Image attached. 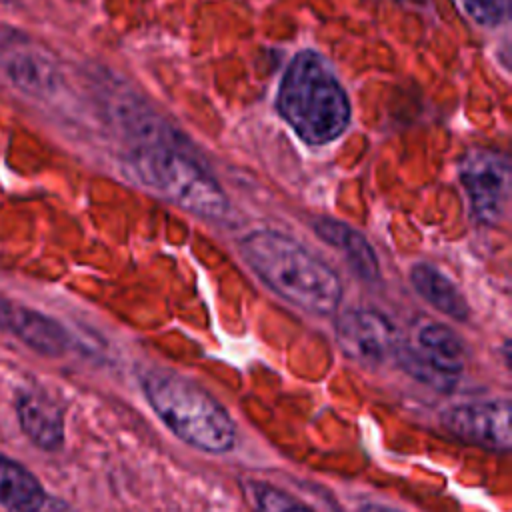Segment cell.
I'll list each match as a JSON object with an SVG mask.
<instances>
[{"label": "cell", "mask_w": 512, "mask_h": 512, "mask_svg": "<svg viewBox=\"0 0 512 512\" xmlns=\"http://www.w3.org/2000/svg\"><path fill=\"white\" fill-rule=\"evenodd\" d=\"M6 74L14 86L38 98L52 96L60 86L56 62L48 54L32 48L12 52L6 62Z\"/></svg>", "instance_id": "cell-11"}, {"label": "cell", "mask_w": 512, "mask_h": 512, "mask_svg": "<svg viewBox=\"0 0 512 512\" xmlns=\"http://www.w3.org/2000/svg\"><path fill=\"white\" fill-rule=\"evenodd\" d=\"M316 234L328 242L330 246H334L336 250L342 252V256L346 258V262L350 264V268L366 282H374L380 276V268H378V260L376 254L372 250V246L368 244V240L352 230L350 226L330 220V218H322L314 224Z\"/></svg>", "instance_id": "cell-12"}, {"label": "cell", "mask_w": 512, "mask_h": 512, "mask_svg": "<svg viewBox=\"0 0 512 512\" xmlns=\"http://www.w3.org/2000/svg\"><path fill=\"white\" fill-rule=\"evenodd\" d=\"M44 500L38 478L20 462L0 454V506L10 512H36Z\"/></svg>", "instance_id": "cell-14"}, {"label": "cell", "mask_w": 512, "mask_h": 512, "mask_svg": "<svg viewBox=\"0 0 512 512\" xmlns=\"http://www.w3.org/2000/svg\"><path fill=\"white\" fill-rule=\"evenodd\" d=\"M36 512H70L62 502H56V500H44V504L36 510Z\"/></svg>", "instance_id": "cell-17"}, {"label": "cell", "mask_w": 512, "mask_h": 512, "mask_svg": "<svg viewBox=\"0 0 512 512\" xmlns=\"http://www.w3.org/2000/svg\"><path fill=\"white\" fill-rule=\"evenodd\" d=\"M412 286L416 292L432 304L438 312L454 318V320H466L468 318V302L460 288L436 266L432 264H416L410 272Z\"/></svg>", "instance_id": "cell-13"}, {"label": "cell", "mask_w": 512, "mask_h": 512, "mask_svg": "<svg viewBox=\"0 0 512 512\" xmlns=\"http://www.w3.org/2000/svg\"><path fill=\"white\" fill-rule=\"evenodd\" d=\"M130 166L142 184L188 212L204 218H222L228 212V198L218 182L176 144L138 146Z\"/></svg>", "instance_id": "cell-4"}, {"label": "cell", "mask_w": 512, "mask_h": 512, "mask_svg": "<svg viewBox=\"0 0 512 512\" xmlns=\"http://www.w3.org/2000/svg\"><path fill=\"white\" fill-rule=\"evenodd\" d=\"M354 512H398V510H392V508H386V506H378V504H364V506L356 508Z\"/></svg>", "instance_id": "cell-18"}, {"label": "cell", "mask_w": 512, "mask_h": 512, "mask_svg": "<svg viewBox=\"0 0 512 512\" xmlns=\"http://www.w3.org/2000/svg\"><path fill=\"white\" fill-rule=\"evenodd\" d=\"M240 252L250 268L290 304L322 316L338 308L342 298L338 276L292 238L258 230L242 238Z\"/></svg>", "instance_id": "cell-1"}, {"label": "cell", "mask_w": 512, "mask_h": 512, "mask_svg": "<svg viewBox=\"0 0 512 512\" xmlns=\"http://www.w3.org/2000/svg\"><path fill=\"white\" fill-rule=\"evenodd\" d=\"M460 180L474 216L484 224H496L508 204V162L490 150H472L460 166Z\"/></svg>", "instance_id": "cell-6"}, {"label": "cell", "mask_w": 512, "mask_h": 512, "mask_svg": "<svg viewBox=\"0 0 512 512\" xmlns=\"http://www.w3.org/2000/svg\"><path fill=\"white\" fill-rule=\"evenodd\" d=\"M24 434L42 450H58L64 442V418L54 400L40 392H24L16 404Z\"/></svg>", "instance_id": "cell-10"}, {"label": "cell", "mask_w": 512, "mask_h": 512, "mask_svg": "<svg viewBox=\"0 0 512 512\" xmlns=\"http://www.w3.org/2000/svg\"><path fill=\"white\" fill-rule=\"evenodd\" d=\"M394 356L414 380L440 392L456 386L466 364L464 342L440 322H422L414 332V342L398 344Z\"/></svg>", "instance_id": "cell-5"}, {"label": "cell", "mask_w": 512, "mask_h": 512, "mask_svg": "<svg viewBox=\"0 0 512 512\" xmlns=\"http://www.w3.org/2000/svg\"><path fill=\"white\" fill-rule=\"evenodd\" d=\"M334 332L342 352L364 366H376L394 356L400 344L392 322L374 310L358 308L340 314Z\"/></svg>", "instance_id": "cell-7"}, {"label": "cell", "mask_w": 512, "mask_h": 512, "mask_svg": "<svg viewBox=\"0 0 512 512\" xmlns=\"http://www.w3.org/2000/svg\"><path fill=\"white\" fill-rule=\"evenodd\" d=\"M442 422L452 436L486 450L506 452L512 446L508 400L460 404L446 410Z\"/></svg>", "instance_id": "cell-8"}, {"label": "cell", "mask_w": 512, "mask_h": 512, "mask_svg": "<svg viewBox=\"0 0 512 512\" xmlns=\"http://www.w3.org/2000/svg\"><path fill=\"white\" fill-rule=\"evenodd\" d=\"M278 110L310 144L338 138L350 122V104L342 86L314 52H300L292 58L280 84Z\"/></svg>", "instance_id": "cell-2"}, {"label": "cell", "mask_w": 512, "mask_h": 512, "mask_svg": "<svg viewBox=\"0 0 512 512\" xmlns=\"http://www.w3.org/2000/svg\"><path fill=\"white\" fill-rule=\"evenodd\" d=\"M142 390L156 416L188 446L222 454L236 442V426L226 408L198 384L168 372H148Z\"/></svg>", "instance_id": "cell-3"}, {"label": "cell", "mask_w": 512, "mask_h": 512, "mask_svg": "<svg viewBox=\"0 0 512 512\" xmlns=\"http://www.w3.org/2000/svg\"><path fill=\"white\" fill-rule=\"evenodd\" d=\"M242 492L252 512H312L294 496L262 480L242 482Z\"/></svg>", "instance_id": "cell-15"}, {"label": "cell", "mask_w": 512, "mask_h": 512, "mask_svg": "<svg viewBox=\"0 0 512 512\" xmlns=\"http://www.w3.org/2000/svg\"><path fill=\"white\" fill-rule=\"evenodd\" d=\"M466 14L482 26H498L508 10V0H458Z\"/></svg>", "instance_id": "cell-16"}, {"label": "cell", "mask_w": 512, "mask_h": 512, "mask_svg": "<svg viewBox=\"0 0 512 512\" xmlns=\"http://www.w3.org/2000/svg\"><path fill=\"white\" fill-rule=\"evenodd\" d=\"M0 328L10 330L30 348L42 354L56 356L68 348V334L58 322L36 310L16 306L4 298H0Z\"/></svg>", "instance_id": "cell-9"}]
</instances>
